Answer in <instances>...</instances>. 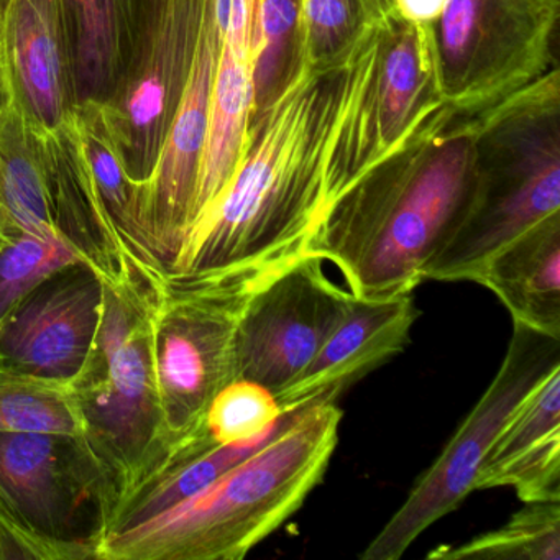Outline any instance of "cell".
Here are the masks:
<instances>
[{"label":"cell","instance_id":"25","mask_svg":"<svg viewBox=\"0 0 560 560\" xmlns=\"http://www.w3.org/2000/svg\"><path fill=\"white\" fill-rule=\"evenodd\" d=\"M0 432L83 434L68 386L0 369Z\"/></svg>","mask_w":560,"mask_h":560},{"label":"cell","instance_id":"23","mask_svg":"<svg viewBox=\"0 0 560 560\" xmlns=\"http://www.w3.org/2000/svg\"><path fill=\"white\" fill-rule=\"evenodd\" d=\"M301 67L303 0H258L250 124L273 104Z\"/></svg>","mask_w":560,"mask_h":560},{"label":"cell","instance_id":"33","mask_svg":"<svg viewBox=\"0 0 560 560\" xmlns=\"http://www.w3.org/2000/svg\"><path fill=\"white\" fill-rule=\"evenodd\" d=\"M366 21L382 22L393 12L392 0H362Z\"/></svg>","mask_w":560,"mask_h":560},{"label":"cell","instance_id":"6","mask_svg":"<svg viewBox=\"0 0 560 560\" xmlns=\"http://www.w3.org/2000/svg\"><path fill=\"white\" fill-rule=\"evenodd\" d=\"M560 0H448L432 25L442 100L480 113L559 67Z\"/></svg>","mask_w":560,"mask_h":560},{"label":"cell","instance_id":"26","mask_svg":"<svg viewBox=\"0 0 560 560\" xmlns=\"http://www.w3.org/2000/svg\"><path fill=\"white\" fill-rule=\"evenodd\" d=\"M556 435H560V366L514 409L481 464L475 491L488 490L498 471Z\"/></svg>","mask_w":560,"mask_h":560},{"label":"cell","instance_id":"8","mask_svg":"<svg viewBox=\"0 0 560 560\" xmlns=\"http://www.w3.org/2000/svg\"><path fill=\"white\" fill-rule=\"evenodd\" d=\"M559 366L560 340L514 324L493 382L360 559L398 560L429 526L457 510L474 493L481 464L514 409Z\"/></svg>","mask_w":560,"mask_h":560},{"label":"cell","instance_id":"4","mask_svg":"<svg viewBox=\"0 0 560 560\" xmlns=\"http://www.w3.org/2000/svg\"><path fill=\"white\" fill-rule=\"evenodd\" d=\"M560 212V70L478 117L474 188L424 280L474 281L485 261Z\"/></svg>","mask_w":560,"mask_h":560},{"label":"cell","instance_id":"28","mask_svg":"<svg viewBox=\"0 0 560 560\" xmlns=\"http://www.w3.org/2000/svg\"><path fill=\"white\" fill-rule=\"evenodd\" d=\"M283 415L270 389L248 380H234L214 396L198 428L214 445L235 444L264 434Z\"/></svg>","mask_w":560,"mask_h":560},{"label":"cell","instance_id":"29","mask_svg":"<svg viewBox=\"0 0 560 560\" xmlns=\"http://www.w3.org/2000/svg\"><path fill=\"white\" fill-rule=\"evenodd\" d=\"M366 24L362 0H303V63L342 60Z\"/></svg>","mask_w":560,"mask_h":560},{"label":"cell","instance_id":"22","mask_svg":"<svg viewBox=\"0 0 560 560\" xmlns=\"http://www.w3.org/2000/svg\"><path fill=\"white\" fill-rule=\"evenodd\" d=\"M301 411L303 409L284 412L273 428L268 429L267 432L257 435V438L235 442V444L218 445V447H212L211 451L205 452L199 457L186 462L185 465L175 468V470L163 471V474L143 481L124 498L116 517H114L109 534L136 526V524L142 523V521L149 520V517L155 516V514L162 513V511L168 510V508L182 503L186 498L198 493L202 488L222 477L225 471L231 470L235 465L260 451L264 445L273 441L281 432L287 431L300 418Z\"/></svg>","mask_w":560,"mask_h":560},{"label":"cell","instance_id":"32","mask_svg":"<svg viewBox=\"0 0 560 560\" xmlns=\"http://www.w3.org/2000/svg\"><path fill=\"white\" fill-rule=\"evenodd\" d=\"M12 100L11 84H9L8 57H5L4 37L0 25V109Z\"/></svg>","mask_w":560,"mask_h":560},{"label":"cell","instance_id":"16","mask_svg":"<svg viewBox=\"0 0 560 560\" xmlns=\"http://www.w3.org/2000/svg\"><path fill=\"white\" fill-rule=\"evenodd\" d=\"M166 0H63L78 107L104 106L126 86Z\"/></svg>","mask_w":560,"mask_h":560},{"label":"cell","instance_id":"24","mask_svg":"<svg viewBox=\"0 0 560 560\" xmlns=\"http://www.w3.org/2000/svg\"><path fill=\"white\" fill-rule=\"evenodd\" d=\"M524 504L498 529L435 547L428 559L560 560V501Z\"/></svg>","mask_w":560,"mask_h":560},{"label":"cell","instance_id":"11","mask_svg":"<svg viewBox=\"0 0 560 560\" xmlns=\"http://www.w3.org/2000/svg\"><path fill=\"white\" fill-rule=\"evenodd\" d=\"M208 0H166L145 54L114 100L101 106L104 126L127 175L152 178L188 86Z\"/></svg>","mask_w":560,"mask_h":560},{"label":"cell","instance_id":"5","mask_svg":"<svg viewBox=\"0 0 560 560\" xmlns=\"http://www.w3.org/2000/svg\"><path fill=\"white\" fill-rule=\"evenodd\" d=\"M160 294L139 281H104L100 329L70 386L83 438L116 478L122 500L162 467L170 451L153 359Z\"/></svg>","mask_w":560,"mask_h":560},{"label":"cell","instance_id":"30","mask_svg":"<svg viewBox=\"0 0 560 560\" xmlns=\"http://www.w3.org/2000/svg\"><path fill=\"white\" fill-rule=\"evenodd\" d=\"M0 559L88 560L90 550L55 542L12 521L0 510Z\"/></svg>","mask_w":560,"mask_h":560},{"label":"cell","instance_id":"15","mask_svg":"<svg viewBox=\"0 0 560 560\" xmlns=\"http://www.w3.org/2000/svg\"><path fill=\"white\" fill-rule=\"evenodd\" d=\"M222 25L208 139L192 208L191 231L231 182L247 140L254 104L258 0H214ZM189 231V234H191Z\"/></svg>","mask_w":560,"mask_h":560},{"label":"cell","instance_id":"18","mask_svg":"<svg viewBox=\"0 0 560 560\" xmlns=\"http://www.w3.org/2000/svg\"><path fill=\"white\" fill-rule=\"evenodd\" d=\"M441 101L432 25L409 24L392 12L382 21L372 84L373 119L382 155Z\"/></svg>","mask_w":560,"mask_h":560},{"label":"cell","instance_id":"20","mask_svg":"<svg viewBox=\"0 0 560 560\" xmlns=\"http://www.w3.org/2000/svg\"><path fill=\"white\" fill-rule=\"evenodd\" d=\"M45 133L14 100L0 109V202L8 231L60 235L51 206Z\"/></svg>","mask_w":560,"mask_h":560},{"label":"cell","instance_id":"21","mask_svg":"<svg viewBox=\"0 0 560 560\" xmlns=\"http://www.w3.org/2000/svg\"><path fill=\"white\" fill-rule=\"evenodd\" d=\"M97 191L106 206L124 254L132 270L156 288L166 283L165 273L150 247L143 225L142 191L124 168L107 133L100 106H81L74 113Z\"/></svg>","mask_w":560,"mask_h":560},{"label":"cell","instance_id":"27","mask_svg":"<svg viewBox=\"0 0 560 560\" xmlns=\"http://www.w3.org/2000/svg\"><path fill=\"white\" fill-rule=\"evenodd\" d=\"M80 255L61 235L8 231L0 241V323L42 281Z\"/></svg>","mask_w":560,"mask_h":560},{"label":"cell","instance_id":"7","mask_svg":"<svg viewBox=\"0 0 560 560\" xmlns=\"http://www.w3.org/2000/svg\"><path fill=\"white\" fill-rule=\"evenodd\" d=\"M122 490L83 434L0 432V510L100 560Z\"/></svg>","mask_w":560,"mask_h":560},{"label":"cell","instance_id":"19","mask_svg":"<svg viewBox=\"0 0 560 560\" xmlns=\"http://www.w3.org/2000/svg\"><path fill=\"white\" fill-rule=\"evenodd\" d=\"M474 281L500 298L514 324L560 340V212L494 252Z\"/></svg>","mask_w":560,"mask_h":560},{"label":"cell","instance_id":"10","mask_svg":"<svg viewBox=\"0 0 560 560\" xmlns=\"http://www.w3.org/2000/svg\"><path fill=\"white\" fill-rule=\"evenodd\" d=\"M352 300L313 254L252 290L235 330V380L258 383L277 395L316 357Z\"/></svg>","mask_w":560,"mask_h":560},{"label":"cell","instance_id":"3","mask_svg":"<svg viewBox=\"0 0 560 560\" xmlns=\"http://www.w3.org/2000/svg\"><path fill=\"white\" fill-rule=\"evenodd\" d=\"M336 402L307 406L267 445L182 503L109 534L100 560H241L303 506L339 439Z\"/></svg>","mask_w":560,"mask_h":560},{"label":"cell","instance_id":"12","mask_svg":"<svg viewBox=\"0 0 560 560\" xmlns=\"http://www.w3.org/2000/svg\"><path fill=\"white\" fill-rule=\"evenodd\" d=\"M103 303L104 280L90 265L55 271L0 323V369L70 388L93 349Z\"/></svg>","mask_w":560,"mask_h":560},{"label":"cell","instance_id":"2","mask_svg":"<svg viewBox=\"0 0 560 560\" xmlns=\"http://www.w3.org/2000/svg\"><path fill=\"white\" fill-rule=\"evenodd\" d=\"M480 113L435 104L324 212L307 254L336 265L353 296L424 280L467 209Z\"/></svg>","mask_w":560,"mask_h":560},{"label":"cell","instance_id":"34","mask_svg":"<svg viewBox=\"0 0 560 560\" xmlns=\"http://www.w3.org/2000/svg\"><path fill=\"white\" fill-rule=\"evenodd\" d=\"M5 231H8V218H5L4 208H2V202H0V241L4 238Z\"/></svg>","mask_w":560,"mask_h":560},{"label":"cell","instance_id":"31","mask_svg":"<svg viewBox=\"0 0 560 560\" xmlns=\"http://www.w3.org/2000/svg\"><path fill=\"white\" fill-rule=\"evenodd\" d=\"M393 12L416 25H434L444 14L448 0H392Z\"/></svg>","mask_w":560,"mask_h":560},{"label":"cell","instance_id":"1","mask_svg":"<svg viewBox=\"0 0 560 560\" xmlns=\"http://www.w3.org/2000/svg\"><path fill=\"white\" fill-rule=\"evenodd\" d=\"M372 70L370 22L342 60L303 63L248 126L231 182L168 278L247 294L307 254L327 208L380 159Z\"/></svg>","mask_w":560,"mask_h":560},{"label":"cell","instance_id":"14","mask_svg":"<svg viewBox=\"0 0 560 560\" xmlns=\"http://www.w3.org/2000/svg\"><path fill=\"white\" fill-rule=\"evenodd\" d=\"M9 84L19 109L54 133L78 109L63 0H0Z\"/></svg>","mask_w":560,"mask_h":560},{"label":"cell","instance_id":"17","mask_svg":"<svg viewBox=\"0 0 560 560\" xmlns=\"http://www.w3.org/2000/svg\"><path fill=\"white\" fill-rule=\"evenodd\" d=\"M51 206L58 234L110 287L143 280L130 267L122 244L97 191L77 119L45 133ZM162 290V288H160Z\"/></svg>","mask_w":560,"mask_h":560},{"label":"cell","instance_id":"9","mask_svg":"<svg viewBox=\"0 0 560 560\" xmlns=\"http://www.w3.org/2000/svg\"><path fill=\"white\" fill-rule=\"evenodd\" d=\"M247 294L166 278L153 313V359L170 451L235 380V330Z\"/></svg>","mask_w":560,"mask_h":560},{"label":"cell","instance_id":"13","mask_svg":"<svg viewBox=\"0 0 560 560\" xmlns=\"http://www.w3.org/2000/svg\"><path fill=\"white\" fill-rule=\"evenodd\" d=\"M419 317L412 291L357 298L306 369L275 395L281 411L336 402L350 386L406 349Z\"/></svg>","mask_w":560,"mask_h":560}]
</instances>
